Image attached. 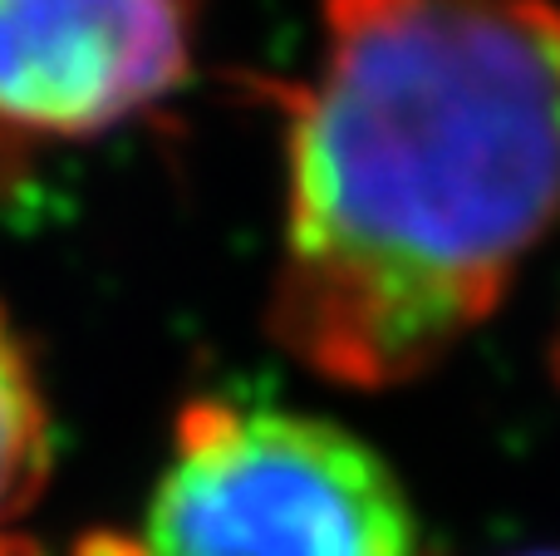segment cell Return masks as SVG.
Returning <instances> with one entry per match:
<instances>
[{
  "label": "cell",
  "instance_id": "obj_7",
  "mask_svg": "<svg viewBox=\"0 0 560 556\" xmlns=\"http://www.w3.org/2000/svg\"><path fill=\"white\" fill-rule=\"evenodd\" d=\"M522 556H560V552H522Z\"/></svg>",
  "mask_w": 560,
  "mask_h": 556
},
{
  "label": "cell",
  "instance_id": "obj_4",
  "mask_svg": "<svg viewBox=\"0 0 560 556\" xmlns=\"http://www.w3.org/2000/svg\"><path fill=\"white\" fill-rule=\"evenodd\" d=\"M49 473V409L35 364L0 305V547L15 537V522L35 508Z\"/></svg>",
  "mask_w": 560,
  "mask_h": 556
},
{
  "label": "cell",
  "instance_id": "obj_2",
  "mask_svg": "<svg viewBox=\"0 0 560 556\" xmlns=\"http://www.w3.org/2000/svg\"><path fill=\"white\" fill-rule=\"evenodd\" d=\"M133 556H423L398 473L345 424L192 399Z\"/></svg>",
  "mask_w": 560,
  "mask_h": 556
},
{
  "label": "cell",
  "instance_id": "obj_5",
  "mask_svg": "<svg viewBox=\"0 0 560 556\" xmlns=\"http://www.w3.org/2000/svg\"><path fill=\"white\" fill-rule=\"evenodd\" d=\"M546 370H551V380L560 390V321H556V335H551V350H546Z\"/></svg>",
  "mask_w": 560,
  "mask_h": 556
},
{
  "label": "cell",
  "instance_id": "obj_6",
  "mask_svg": "<svg viewBox=\"0 0 560 556\" xmlns=\"http://www.w3.org/2000/svg\"><path fill=\"white\" fill-rule=\"evenodd\" d=\"M0 556H39L35 547H30V542H20V537H10L5 547H0Z\"/></svg>",
  "mask_w": 560,
  "mask_h": 556
},
{
  "label": "cell",
  "instance_id": "obj_1",
  "mask_svg": "<svg viewBox=\"0 0 560 556\" xmlns=\"http://www.w3.org/2000/svg\"><path fill=\"white\" fill-rule=\"evenodd\" d=\"M280 114L266 331L329 384L404 390L560 227V0H325Z\"/></svg>",
  "mask_w": 560,
  "mask_h": 556
},
{
  "label": "cell",
  "instance_id": "obj_3",
  "mask_svg": "<svg viewBox=\"0 0 560 556\" xmlns=\"http://www.w3.org/2000/svg\"><path fill=\"white\" fill-rule=\"evenodd\" d=\"M197 20L202 0H0V183L173 94Z\"/></svg>",
  "mask_w": 560,
  "mask_h": 556
}]
</instances>
